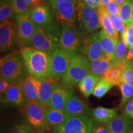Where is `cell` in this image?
<instances>
[{"instance_id":"25","label":"cell","mask_w":133,"mask_h":133,"mask_svg":"<svg viewBox=\"0 0 133 133\" xmlns=\"http://www.w3.org/2000/svg\"><path fill=\"white\" fill-rule=\"evenodd\" d=\"M99 38L104 54L114 56L115 51L118 43V39L109 35L104 30L99 32Z\"/></svg>"},{"instance_id":"38","label":"cell","mask_w":133,"mask_h":133,"mask_svg":"<svg viewBox=\"0 0 133 133\" xmlns=\"http://www.w3.org/2000/svg\"><path fill=\"white\" fill-rule=\"evenodd\" d=\"M104 8L108 14L114 15V16L119 15V6L114 0L110 1L107 6Z\"/></svg>"},{"instance_id":"34","label":"cell","mask_w":133,"mask_h":133,"mask_svg":"<svg viewBox=\"0 0 133 133\" xmlns=\"http://www.w3.org/2000/svg\"><path fill=\"white\" fill-rule=\"evenodd\" d=\"M37 131L28 122L17 124L8 133H37Z\"/></svg>"},{"instance_id":"23","label":"cell","mask_w":133,"mask_h":133,"mask_svg":"<svg viewBox=\"0 0 133 133\" xmlns=\"http://www.w3.org/2000/svg\"><path fill=\"white\" fill-rule=\"evenodd\" d=\"M131 62L128 60L116 64L105 72L103 78L117 85L120 83V78L124 69Z\"/></svg>"},{"instance_id":"32","label":"cell","mask_w":133,"mask_h":133,"mask_svg":"<svg viewBox=\"0 0 133 133\" xmlns=\"http://www.w3.org/2000/svg\"><path fill=\"white\" fill-rule=\"evenodd\" d=\"M128 46L122 39L118 41L117 45L116 46L115 51L114 53V58L116 64L125 61L127 56Z\"/></svg>"},{"instance_id":"9","label":"cell","mask_w":133,"mask_h":133,"mask_svg":"<svg viewBox=\"0 0 133 133\" xmlns=\"http://www.w3.org/2000/svg\"><path fill=\"white\" fill-rule=\"evenodd\" d=\"M75 52L60 49L51 54V70L52 78H62L72 61Z\"/></svg>"},{"instance_id":"17","label":"cell","mask_w":133,"mask_h":133,"mask_svg":"<svg viewBox=\"0 0 133 133\" xmlns=\"http://www.w3.org/2000/svg\"><path fill=\"white\" fill-rule=\"evenodd\" d=\"M29 14L36 25H46L52 23L53 16L46 5H39L29 11Z\"/></svg>"},{"instance_id":"29","label":"cell","mask_w":133,"mask_h":133,"mask_svg":"<svg viewBox=\"0 0 133 133\" xmlns=\"http://www.w3.org/2000/svg\"><path fill=\"white\" fill-rule=\"evenodd\" d=\"M115 86L114 83L105 79L104 78H101L94 88L92 95L98 99H101L105 95L111 88Z\"/></svg>"},{"instance_id":"36","label":"cell","mask_w":133,"mask_h":133,"mask_svg":"<svg viewBox=\"0 0 133 133\" xmlns=\"http://www.w3.org/2000/svg\"><path fill=\"white\" fill-rule=\"evenodd\" d=\"M120 82L128 83L133 86V66L131 62L123 71L120 78Z\"/></svg>"},{"instance_id":"8","label":"cell","mask_w":133,"mask_h":133,"mask_svg":"<svg viewBox=\"0 0 133 133\" xmlns=\"http://www.w3.org/2000/svg\"><path fill=\"white\" fill-rule=\"evenodd\" d=\"M94 121L89 116H71L62 124L53 127L52 133H91Z\"/></svg>"},{"instance_id":"41","label":"cell","mask_w":133,"mask_h":133,"mask_svg":"<svg viewBox=\"0 0 133 133\" xmlns=\"http://www.w3.org/2000/svg\"><path fill=\"white\" fill-rule=\"evenodd\" d=\"M11 85V84L7 80L1 78V79H0V93H1V95L3 94L4 91Z\"/></svg>"},{"instance_id":"12","label":"cell","mask_w":133,"mask_h":133,"mask_svg":"<svg viewBox=\"0 0 133 133\" xmlns=\"http://www.w3.org/2000/svg\"><path fill=\"white\" fill-rule=\"evenodd\" d=\"M78 51L90 62L104 56V52L100 43L99 33H94L83 38Z\"/></svg>"},{"instance_id":"3","label":"cell","mask_w":133,"mask_h":133,"mask_svg":"<svg viewBox=\"0 0 133 133\" xmlns=\"http://www.w3.org/2000/svg\"><path fill=\"white\" fill-rule=\"evenodd\" d=\"M61 30L55 23L46 25H36L32 36L30 47L52 54L60 49Z\"/></svg>"},{"instance_id":"2","label":"cell","mask_w":133,"mask_h":133,"mask_svg":"<svg viewBox=\"0 0 133 133\" xmlns=\"http://www.w3.org/2000/svg\"><path fill=\"white\" fill-rule=\"evenodd\" d=\"M29 75L21 51H14L1 59V78L7 80L11 84H21Z\"/></svg>"},{"instance_id":"26","label":"cell","mask_w":133,"mask_h":133,"mask_svg":"<svg viewBox=\"0 0 133 133\" xmlns=\"http://www.w3.org/2000/svg\"><path fill=\"white\" fill-rule=\"evenodd\" d=\"M100 79L99 77L92 74H89L78 84L81 94L86 99H88L92 94L94 88Z\"/></svg>"},{"instance_id":"42","label":"cell","mask_w":133,"mask_h":133,"mask_svg":"<svg viewBox=\"0 0 133 133\" xmlns=\"http://www.w3.org/2000/svg\"><path fill=\"white\" fill-rule=\"evenodd\" d=\"M88 6L96 9L99 7L101 5V0H83Z\"/></svg>"},{"instance_id":"10","label":"cell","mask_w":133,"mask_h":133,"mask_svg":"<svg viewBox=\"0 0 133 133\" xmlns=\"http://www.w3.org/2000/svg\"><path fill=\"white\" fill-rule=\"evenodd\" d=\"M16 23L19 36V43L22 46H30L32 36L36 30V25L33 22L29 12L17 15Z\"/></svg>"},{"instance_id":"16","label":"cell","mask_w":133,"mask_h":133,"mask_svg":"<svg viewBox=\"0 0 133 133\" xmlns=\"http://www.w3.org/2000/svg\"><path fill=\"white\" fill-rule=\"evenodd\" d=\"M65 112L71 116H91L92 109L85 102L79 99L75 94H73L66 103L64 109Z\"/></svg>"},{"instance_id":"28","label":"cell","mask_w":133,"mask_h":133,"mask_svg":"<svg viewBox=\"0 0 133 133\" xmlns=\"http://www.w3.org/2000/svg\"><path fill=\"white\" fill-rule=\"evenodd\" d=\"M119 15L126 27L133 25V0H126L119 6Z\"/></svg>"},{"instance_id":"7","label":"cell","mask_w":133,"mask_h":133,"mask_svg":"<svg viewBox=\"0 0 133 133\" xmlns=\"http://www.w3.org/2000/svg\"><path fill=\"white\" fill-rule=\"evenodd\" d=\"M88 6L83 0H78L77 12L79 25L87 33H92L101 27L97 10Z\"/></svg>"},{"instance_id":"43","label":"cell","mask_w":133,"mask_h":133,"mask_svg":"<svg viewBox=\"0 0 133 133\" xmlns=\"http://www.w3.org/2000/svg\"><path fill=\"white\" fill-rule=\"evenodd\" d=\"M26 1L29 4V7L31 9L33 8L36 7V6L42 4L44 0H26Z\"/></svg>"},{"instance_id":"27","label":"cell","mask_w":133,"mask_h":133,"mask_svg":"<svg viewBox=\"0 0 133 133\" xmlns=\"http://www.w3.org/2000/svg\"><path fill=\"white\" fill-rule=\"evenodd\" d=\"M97 10L99 16L101 26L102 28V29L109 35L112 36L119 40V33L113 26L112 22L109 19L108 13L104 9V8L102 7V6H99Z\"/></svg>"},{"instance_id":"6","label":"cell","mask_w":133,"mask_h":133,"mask_svg":"<svg viewBox=\"0 0 133 133\" xmlns=\"http://www.w3.org/2000/svg\"><path fill=\"white\" fill-rule=\"evenodd\" d=\"M44 107L38 102L27 101L23 108V114L26 121L37 131L44 132L49 128L44 115Z\"/></svg>"},{"instance_id":"4","label":"cell","mask_w":133,"mask_h":133,"mask_svg":"<svg viewBox=\"0 0 133 133\" xmlns=\"http://www.w3.org/2000/svg\"><path fill=\"white\" fill-rule=\"evenodd\" d=\"M91 74L90 61L86 56L75 52L72 61L62 77V84L71 89Z\"/></svg>"},{"instance_id":"45","label":"cell","mask_w":133,"mask_h":133,"mask_svg":"<svg viewBox=\"0 0 133 133\" xmlns=\"http://www.w3.org/2000/svg\"><path fill=\"white\" fill-rule=\"evenodd\" d=\"M112 1V0H101V5H100V6L105 7V6H107V5Z\"/></svg>"},{"instance_id":"15","label":"cell","mask_w":133,"mask_h":133,"mask_svg":"<svg viewBox=\"0 0 133 133\" xmlns=\"http://www.w3.org/2000/svg\"><path fill=\"white\" fill-rule=\"evenodd\" d=\"M3 103L18 108H24L27 102L24 91L19 84H11L1 95Z\"/></svg>"},{"instance_id":"5","label":"cell","mask_w":133,"mask_h":133,"mask_svg":"<svg viewBox=\"0 0 133 133\" xmlns=\"http://www.w3.org/2000/svg\"><path fill=\"white\" fill-rule=\"evenodd\" d=\"M49 2L56 19L62 25H75L77 0H49Z\"/></svg>"},{"instance_id":"11","label":"cell","mask_w":133,"mask_h":133,"mask_svg":"<svg viewBox=\"0 0 133 133\" xmlns=\"http://www.w3.org/2000/svg\"><path fill=\"white\" fill-rule=\"evenodd\" d=\"M82 33L74 26L62 25L60 38V46L66 51H78L82 42Z\"/></svg>"},{"instance_id":"14","label":"cell","mask_w":133,"mask_h":133,"mask_svg":"<svg viewBox=\"0 0 133 133\" xmlns=\"http://www.w3.org/2000/svg\"><path fill=\"white\" fill-rule=\"evenodd\" d=\"M74 94L70 88L64 84L56 83L48 102V107L55 110H64L66 103Z\"/></svg>"},{"instance_id":"40","label":"cell","mask_w":133,"mask_h":133,"mask_svg":"<svg viewBox=\"0 0 133 133\" xmlns=\"http://www.w3.org/2000/svg\"><path fill=\"white\" fill-rule=\"evenodd\" d=\"M123 114L133 119V97L129 100L128 102L124 106Z\"/></svg>"},{"instance_id":"21","label":"cell","mask_w":133,"mask_h":133,"mask_svg":"<svg viewBox=\"0 0 133 133\" xmlns=\"http://www.w3.org/2000/svg\"><path fill=\"white\" fill-rule=\"evenodd\" d=\"M59 79L49 78L40 79L38 102L44 107H48L53 88Z\"/></svg>"},{"instance_id":"48","label":"cell","mask_w":133,"mask_h":133,"mask_svg":"<svg viewBox=\"0 0 133 133\" xmlns=\"http://www.w3.org/2000/svg\"><path fill=\"white\" fill-rule=\"evenodd\" d=\"M131 62H132V66H133V60H132V61Z\"/></svg>"},{"instance_id":"1","label":"cell","mask_w":133,"mask_h":133,"mask_svg":"<svg viewBox=\"0 0 133 133\" xmlns=\"http://www.w3.org/2000/svg\"><path fill=\"white\" fill-rule=\"evenodd\" d=\"M21 52L30 75L39 79L52 78L51 54L30 46L22 48Z\"/></svg>"},{"instance_id":"18","label":"cell","mask_w":133,"mask_h":133,"mask_svg":"<svg viewBox=\"0 0 133 133\" xmlns=\"http://www.w3.org/2000/svg\"><path fill=\"white\" fill-rule=\"evenodd\" d=\"M19 85L24 91L26 101L38 102L40 79L36 78L31 75H29Z\"/></svg>"},{"instance_id":"20","label":"cell","mask_w":133,"mask_h":133,"mask_svg":"<svg viewBox=\"0 0 133 133\" xmlns=\"http://www.w3.org/2000/svg\"><path fill=\"white\" fill-rule=\"evenodd\" d=\"M110 133H124L133 127L131 118L124 114L117 115L107 123Z\"/></svg>"},{"instance_id":"37","label":"cell","mask_w":133,"mask_h":133,"mask_svg":"<svg viewBox=\"0 0 133 133\" xmlns=\"http://www.w3.org/2000/svg\"><path fill=\"white\" fill-rule=\"evenodd\" d=\"M121 37L128 48H129L133 46V25L126 28L125 31Z\"/></svg>"},{"instance_id":"31","label":"cell","mask_w":133,"mask_h":133,"mask_svg":"<svg viewBox=\"0 0 133 133\" xmlns=\"http://www.w3.org/2000/svg\"><path fill=\"white\" fill-rule=\"evenodd\" d=\"M14 12L11 0H3L0 6V21L1 23L9 20Z\"/></svg>"},{"instance_id":"44","label":"cell","mask_w":133,"mask_h":133,"mask_svg":"<svg viewBox=\"0 0 133 133\" xmlns=\"http://www.w3.org/2000/svg\"><path fill=\"white\" fill-rule=\"evenodd\" d=\"M126 59L129 61H131V60H133V46L129 48V50L128 52L127 56H126Z\"/></svg>"},{"instance_id":"39","label":"cell","mask_w":133,"mask_h":133,"mask_svg":"<svg viewBox=\"0 0 133 133\" xmlns=\"http://www.w3.org/2000/svg\"><path fill=\"white\" fill-rule=\"evenodd\" d=\"M91 133H110L107 123H97L93 124Z\"/></svg>"},{"instance_id":"33","label":"cell","mask_w":133,"mask_h":133,"mask_svg":"<svg viewBox=\"0 0 133 133\" xmlns=\"http://www.w3.org/2000/svg\"><path fill=\"white\" fill-rule=\"evenodd\" d=\"M13 11L16 15L26 13L30 10L26 0H11Z\"/></svg>"},{"instance_id":"24","label":"cell","mask_w":133,"mask_h":133,"mask_svg":"<svg viewBox=\"0 0 133 133\" xmlns=\"http://www.w3.org/2000/svg\"><path fill=\"white\" fill-rule=\"evenodd\" d=\"M118 115L116 109H109L104 107H97L92 109L91 116L97 123H107L111 119Z\"/></svg>"},{"instance_id":"46","label":"cell","mask_w":133,"mask_h":133,"mask_svg":"<svg viewBox=\"0 0 133 133\" xmlns=\"http://www.w3.org/2000/svg\"><path fill=\"white\" fill-rule=\"evenodd\" d=\"M114 1L117 3L119 6H120L121 4H123V3L125 1H126V0H114Z\"/></svg>"},{"instance_id":"35","label":"cell","mask_w":133,"mask_h":133,"mask_svg":"<svg viewBox=\"0 0 133 133\" xmlns=\"http://www.w3.org/2000/svg\"><path fill=\"white\" fill-rule=\"evenodd\" d=\"M108 15L114 29L119 33H121V36L122 35L125 31L126 27L120 16L119 15L114 16L110 14H108Z\"/></svg>"},{"instance_id":"13","label":"cell","mask_w":133,"mask_h":133,"mask_svg":"<svg viewBox=\"0 0 133 133\" xmlns=\"http://www.w3.org/2000/svg\"><path fill=\"white\" fill-rule=\"evenodd\" d=\"M19 43V36L16 25L9 20L1 23L0 25V48L5 52Z\"/></svg>"},{"instance_id":"19","label":"cell","mask_w":133,"mask_h":133,"mask_svg":"<svg viewBox=\"0 0 133 133\" xmlns=\"http://www.w3.org/2000/svg\"><path fill=\"white\" fill-rule=\"evenodd\" d=\"M90 64L91 74L101 78L108 69L116 64V62L114 56L104 54L102 57L90 62Z\"/></svg>"},{"instance_id":"47","label":"cell","mask_w":133,"mask_h":133,"mask_svg":"<svg viewBox=\"0 0 133 133\" xmlns=\"http://www.w3.org/2000/svg\"><path fill=\"white\" fill-rule=\"evenodd\" d=\"M124 133H133V127L131 128L130 129H129L128 131H126V132Z\"/></svg>"},{"instance_id":"22","label":"cell","mask_w":133,"mask_h":133,"mask_svg":"<svg viewBox=\"0 0 133 133\" xmlns=\"http://www.w3.org/2000/svg\"><path fill=\"white\" fill-rule=\"evenodd\" d=\"M44 110L46 121L49 127L59 126L71 116L65 110H59L46 107H44Z\"/></svg>"},{"instance_id":"30","label":"cell","mask_w":133,"mask_h":133,"mask_svg":"<svg viewBox=\"0 0 133 133\" xmlns=\"http://www.w3.org/2000/svg\"><path fill=\"white\" fill-rule=\"evenodd\" d=\"M121 93V101L119 107L123 108L128 102L129 100L133 97V86L128 83L120 82L118 84Z\"/></svg>"}]
</instances>
